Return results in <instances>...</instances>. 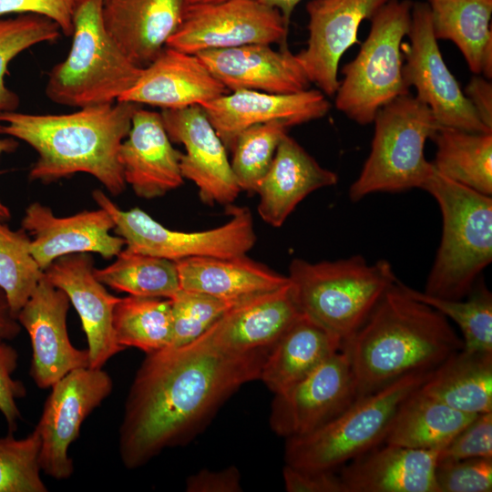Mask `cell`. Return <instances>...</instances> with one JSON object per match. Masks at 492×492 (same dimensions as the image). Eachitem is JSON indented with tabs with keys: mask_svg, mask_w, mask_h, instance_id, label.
<instances>
[{
	"mask_svg": "<svg viewBox=\"0 0 492 492\" xmlns=\"http://www.w3.org/2000/svg\"><path fill=\"white\" fill-rule=\"evenodd\" d=\"M411 0H390L371 19L369 34L356 56L343 67L335 107L351 120L367 125L377 111L409 93L401 46L411 26Z\"/></svg>",
	"mask_w": 492,
	"mask_h": 492,
	"instance_id": "obj_9",
	"label": "cell"
},
{
	"mask_svg": "<svg viewBox=\"0 0 492 492\" xmlns=\"http://www.w3.org/2000/svg\"><path fill=\"white\" fill-rule=\"evenodd\" d=\"M21 227L30 235L31 253L43 271L55 260L69 254L98 253L111 259L126 245L121 237L110 233L114 221L99 207L58 217L49 207L32 202L25 210Z\"/></svg>",
	"mask_w": 492,
	"mask_h": 492,
	"instance_id": "obj_18",
	"label": "cell"
},
{
	"mask_svg": "<svg viewBox=\"0 0 492 492\" xmlns=\"http://www.w3.org/2000/svg\"><path fill=\"white\" fill-rule=\"evenodd\" d=\"M301 314L289 281L277 290L237 303L201 336L231 354L271 349Z\"/></svg>",
	"mask_w": 492,
	"mask_h": 492,
	"instance_id": "obj_24",
	"label": "cell"
},
{
	"mask_svg": "<svg viewBox=\"0 0 492 492\" xmlns=\"http://www.w3.org/2000/svg\"><path fill=\"white\" fill-rule=\"evenodd\" d=\"M92 197L111 216L115 234L127 247L145 254L174 261L192 257L231 258L246 255L257 240L253 219L246 207H227L231 217L219 227L180 231L164 227L139 208L121 210L101 190H95Z\"/></svg>",
	"mask_w": 492,
	"mask_h": 492,
	"instance_id": "obj_10",
	"label": "cell"
},
{
	"mask_svg": "<svg viewBox=\"0 0 492 492\" xmlns=\"http://www.w3.org/2000/svg\"><path fill=\"white\" fill-rule=\"evenodd\" d=\"M431 372L403 376L357 398L316 430L286 439V465L304 470H335L380 446L399 405Z\"/></svg>",
	"mask_w": 492,
	"mask_h": 492,
	"instance_id": "obj_7",
	"label": "cell"
},
{
	"mask_svg": "<svg viewBox=\"0 0 492 492\" xmlns=\"http://www.w3.org/2000/svg\"><path fill=\"white\" fill-rule=\"evenodd\" d=\"M465 96L480 121L492 130V84L486 77L476 75L468 82Z\"/></svg>",
	"mask_w": 492,
	"mask_h": 492,
	"instance_id": "obj_48",
	"label": "cell"
},
{
	"mask_svg": "<svg viewBox=\"0 0 492 492\" xmlns=\"http://www.w3.org/2000/svg\"><path fill=\"white\" fill-rule=\"evenodd\" d=\"M161 117L171 142L185 148L179 159L184 179L198 188L208 205H232L239 193L227 149L200 105L162 109Z\"/></svg>",
	"mask_w": 492,
	"mask_h": 492,
	"instance_id": "obj_16",
	"label": "cell"
},
{
	"mask_svg": "<svg viewBox=\"0 0 492 492\" xmlns=\"http://www.w3.org/2000/svg\"><path fill=\"white\" fill-rule=\"evenodd\" d=\"M19 355L15 348L0 334V412L5 419L9 432L17 428L21 413L16 400L26 395L24 384L14 378Z\"/></svg>",
	"mask_w": 492,
	"mask_h": 492,
	"instance_id": "obj_44",
	"label": "cell"
},
{
	"mask_svg": "<svg viewBox=\"0 0 492 492\" xmlns=\"http://www.w3.org/2000/svg\"><path fill=\"white\" fill-rule=\"evenodd\" d=\"M476 415L456 410L418 388L399 405L384 444L439 452Z\"/></svg>",
	"mask_w": 492,
	"mask_h": 492,
	"instance_id": "obj_32",
	"label": "cell"
},
{
	"mask_svg": "<svg viewBox=\"0 0 492 492\" xmlns=\"http://www.w3.org/2000/svg\"><path fill=\"white\" fill-rule=\"evenodd\" d=\"M319 89L289 94L237 90L200 105L227 149L244 129L269 122L288 128L324 117L331 104Z\"/></svg>",
	"mask_w": 492,
	"mask_h": 492,
	"instance_id": "obj_19",
	"label": "cell"
},
{
	"mask_svg": "<svg viewBox=\"0 0 492 492\" xmlns=\"http://www.w3.org/2000/svg\"><path fill=\"white\" fill-rule=\"evenodd\" d=\"M31 241L22 227L12 230L0 220V288L15 318L44 276L31 253Z\"/></svg>",
	"mask_w": 492,
	"mask_h": 492,
	"instance_id": "obj_36",
	"label": "cell"
},
{
	"mask_svg": "<svg viewBox=\"0 0 492 492\" xmlns=\"http://www.w3.org/2000/svg\"><path fill=\"white\" fill-rule=\"evenodd\" d=\"M282 14L260 0H228L187 5L181 23L166 46L189 54L286 39Z\"/></svg>",
	"mask_w": 492,
	"mask_h": 492,
	"instance_id": "obj_12",
	"label": "cell"
},
{
	"mask_svg": "<svg viewBox=\"0 0 492 492\" xmlns=\"http://www.w3.org/2000/svg\"><path fill=\"white\" fill-rule=\"evenodd\" d=\"M413 298L433 307L453 320L463 334L464 350L492 353V295L481 283L464 300L441 299L405 285Z\"/></svg>",
	"mask_w": 492,
	"mask_h": 492,
	"instance_id": "obj_37",
	"label": "cell"
},
{
	"mask_svg": "<svg viewBox=\"0 0 492 492\" xmlns=\"http://www.w3.org/2000/svg\"><path fill=\"white\" fill-rule=\"evenodd\" d=\"M436 482L438 492H490L492 457L437 462Z\"/></svg>",
	"mask_w": 492,
	"mask_h": 492,
	"instance_id": "obj_42",
	"label": "cell"
},
{
	"mask_svg": "<svg viewBox=\"0 0 492 492\" xmlns=\"http://www.w3.org/2000/svg\"><path fill=\"white\" fill-rule=\"evenodd\" d=\"M337 181L335 172L322 167L295 139L285 134L257 189L258 214L268 225L281 227L307 195Z\"/></svg>",
	"mask_w": 492,
	"mask_h": 492,
	"instance_id": "obj_26",
	"label": "cell"
},
{
	"mask_svg": "<svg viewBox=\"0 0 492 492\" xmlns=\"http://www.w3.org/2000/svg\"><path fill=\"white\" fill-rule=\"evenodd\" d=\"M21 328L10 310L4 291L0 288V334L6 340H11L20 333Z\"/></svg>",
	"mask_w": 492,
	"mask_h": 492,
	"instance_id": "obj_49",
	"label": "cell"
},
{
	"mask_svg": "<svg viewBox=\"0 0 492 492\" xmlns=\"http://www.w3.org/2000/svg\"><path fill=\"white\" fill-rule=\"evenodd\" d=\"M170 302L172 337L169 346L172 347L192 343L227 311L240 303L181 289L170 298Z\"/></svg>",
	"mask_w": 492,
	"mask_h": 492,
	"instance_id": "obj_41",
	"label": "cell"
},
{
	"mask_svg": "<svg viewBox=\"0 0 492 492\" xmlns=\"http://www.w3.org/2000/svg\"><path fill=\"white\" fill-rule=\"evenodd\" d=\"M90 253H75L55 260L44 276L64 291L77 312L87 336L89 367L102 368L125 350L115 338L113 310L119 297L109 293L94 274Z\"/></svg>",
	"mask_w": 492,
	"mask_h": 492,
	"instance_id": "obj_20",
	"label": "cell"
},
{
	"mask_svg": "<svg viewBox=\"0 0 492 492\" xmlns=\"http://www.w3.org/2000/svg\"><path fill=\"white\" fill-rule=\"evenodd\" d=\"M407 36L409 42L401 46L404 82L408 88H415V97L429 108L439 127L491 133L443 59L426 2H413Z\"/></svg>",
	"mask_w": 492,
	"mask_h": 492,
	"instance_id": "obj_11",
	"label": "cell"
},
{
	"mask_svg": "<svg viewBox=\"0 0 492 492\" xmlns=\"http://www.w3.org/2000/svg\"><path fill=\"white\" fill-rule=\"evenodd\" d=\"M282 476L288 492H346L334 470H304L285 465Z\"/></svg>",
	"mask_w": 492,
	"mask_h": 492,
	"instance_id": "obj_46",
	"label": "cell"
},
{
	"mask_svg": "<svg viewBox=\"0 0 492 492\" xmlns=\"http://www.w3.org/2000/svg\"><path fill=\"white\" fill-rule=\"evenodd\" d=\"M138 107L117 101L69 114L0 112V134L22 140L36 151L30 180L50 183L87 173L118 196L127 185L119 149Z\"/></svg>",
	"mask_w": 492,
	"mask_h": 492,
	"instance_id": "obj_2",
	"label": "cell"
},
{
	"mask_svg": "<svg viewBox=\"0 0 492 492\" xmlns=\"http://www.w3.org/2000/svg\"><path fill=\"white\" fill-rule=\"evenodd\" d=\"M103 1H79L70 51L48 74L46 95L54 103L78 108L115 103L143 71L106 31Z\"/></svg>",
	"mask_w": 492,
	"mask_h": 492,
	"instance_id": "obj_6",
	"label": "cell"
},
{
	"mask_svg": "<svg viewBox=\"0 0 492 492\" xmlns=\"http://www.w3.org/2000/svg\"><path fill=\"white\" fill-rule=\"evenodd\" d=\"M423 190L436 199L443 220L441 242L424 293L464 299L492 261V198L435 169Z\"/></svg>",
	"mask_w": 492,
	"mask_h": 492,
	"instance_id": "obj_4",
	"label": "cell"
},
{
	"mask_svg": "<svg viewBox=\"0 0 492 492\" xmlns=\"http://www.w3.org/2000/svg\"><path fill=\"white\" fill-rule=\"evenodd\" d=\"M436 40L452 41L476 75L492 77V0H427Z\"/></svg>",
	"mask_w": 492,
	"mask_h": 492,
	"instance_id": "obj_30",
	"label": "cell"
},
{
	"mask_svg": "<svg viewBox=\"0 0 492 492\" xmlns=\"http://www.w3.org/2000/svg\"><path fill=\"white\" fill-rule=\"evenodd\" d=\"M180 155L172 146L161 114L139 106L118 153L126 184L142 199L164 196L184 182Z\"/></svg>",
	"mask_w": 492,
	"mask_h": 492,
	"instance_id": "obj_21",
	"label": "cell"
},
{
	"mask_svg": "<svg viewBox=\"0 0 492 492\" xmlns=\"http://www.w3.org/2000/svg\"><path fill=\"white\" fill-rule=\"evenodd\" d=\"M432 165L446 178L485 195H492V132L439 127L432 138Z\"/></svg>",
	"mask_w": 492,
	"mask_h": 492,
	"instance_id": "obj_33",
	"label": "cell"
},
{
	"mask_svg": "<svg viewBox=\"0 0 492 492\" xmlns=\"http://www.w3.org/2000/svg\"><path fill=\"white\" fill-rule=\"evenodd\" d=\"M181 290L241 302L289 282L266 265L246 255L231 258L192 257L176 261Z\"/></svg>",
	"mask_w": 492,
	"mask_h": 492,
	"instance_id": "obj_28",
	"label": "cell"
},
{
	"mask_svg": "<svg viewBox=\"0 0 492 492\" xmlns=\"http://www.w3.org/2000/svg\"><path fill=\"white\" fill-rule=\"evenodd\" d=\"M80 0H0V15L36 14L56 22L65 36L73 34V19Z\"/></svg>",
	"mask_w": 492,
	"mask_h": 492,
	"instance_id": "obj_45",
	"label": "cell"
},
{
	"mask_svg": "<svg viewBox=\"0 0 492 492\" xmlns=\"http://www.w3.org/2000/svg\"><path fill=\"white\" fill-rule=\"evenodd\" d=\"M70 304L67 293L43 276L16 316L31 342L30 376L41 389L51 388L75 369L89 366L88 350L76 348L67 333Z\"/></svg>",
	"mask_w": 492,
	"mask_h": 492,
	"instance_id": "obj_15",
	"label": "cell"
},
{
	"mask_svg": "<svg viewBox=\"0 0 492 492\" xmlns=\"http://www.w3.org/2000/svg\"><path fill=\"white\" fill-rule=\"evenodd\" d=\"M390 0H311L306 5L309 36L296 55L311 83L324 95L339 87L338 67L343 54L358 41L363 21L371 19Z\"/></svg>",
	"mask_w": 492,
	"mask_h": 492,
	"instance_id": "obj_17",
	"label": "cell"
},
{
	"mask_svg": "<svg viewBox=\"0 0 492 492\" xmlns=\"http://www.w3.org/2000/svg\"><path fill=\"white\" fill-rule=\"evenodd\" d=\"M241 488V474L235 466L220 471L201 469L186 481L188 492H240Z\"/></svg>",
	"mask_w": 492,
	"mask_h": 492,
	"instance_id": "obj_47",
	"label": "cell"
},
{
	"mask_svg": "<svg viewBox=\"0 0 492 492\" xmlns=\"http://www.w3.org/2000/svg\"><path fill=\"white\" fill-rule=\"evenodd\" d=\"M287 128L281 122H269L250 127L238 135L230 162L241 191L256 193Z\"/></svg>",
	"mask_w": 492,
	"mask_h": 492,
	"instance_id": "obj_38",
	"label": "cell"
},
{
	"mask_svg": "<svg viewBox=\"0 0 492 492\" xmlns=\"http://www.w3.org/2000/svg\"><path fill=\"white\" fill-rule=\"evenodd\" d=\"M287 276L301 312L342 343L361 327L397 281L387 261L368 264L361 255L315 263L294 259Z\"/></svg>",
	"mask_w": 492,
	"mask_h": 492,
	"instance_id": "obj_5",
	"label": "cell"
},
{
	"mask_svg": "<svg viewBox=\"0 0 492 492\" xmlns=\"http://www.w3.org/2000/svg\"><path fill=\"white\" fill-rule=\"evenodd\" d=\"M261 3L277 9L289 26L295 6L301 0H260Z\"/></svg>",
	"mask_w": 492,
	"mask_h": 492,
	"instance_id": "obj_50",
	"label": "cell"
},
{
	"mask_svg": "<svg viewBox=\"0 0 492 492\" xmlns=\"http://www.w3.org/2000/svg\"><path fill=\"white\" fill-rule=\"evenodd\" d=\"M18 148V142L14 138H0V155L3 153L14 152ZM11 219L9 208L0 200V220H8Z\"/></svg>",
	"mask_w": 492,
	"mask_h": 492,
	"instance_id": "obj_51",
	"label": "cell"
},
{
	"mask_svg": "<svg viewBox=\"0 0 492 492\" xmlns=\"http://www.w3.org/2000/svg\"><path fill=\"white\" fill-rule=\"evenodd\" d=\"M113 381L102 368L75 369L51 386L35 428L40 437L41 471L56 480L68 479L74 463L68 456L86 418L111 394Z\"/></svg>",
	"mask_w": 492,
	"mask_h": 492,
	"instance_id": "obj_13",
	"label": "cell"
},
{
	"mask_svg": "<svg viewBox=\"0 0 492 492\" xmlns=\"http://www.w3.org/2000/svg\"><path fill=\"white\" fill-rule=\"evenodd\" d=\"M492 457V412L476 415L437 454V462Z\"/></svg>",
	"mask_w": 492,
	"mask_h": 492,
	"instance_id": "obj_43",
	"label": "cell"
},
{
	"mask_svg": "<svg viewBox=\"0 0 492 492\" xmlns=\"http://www.w3.org/2000/svg\"><path fill=\"white\" fill-rule=\"evenodd\" d=\"M463 347L447 318L410 296L399 281L342 343L351 363L357 398L403 376L431 372Z\"/></svg>",
	"mask_w": 492,
	"mask_h": 492,
	"instance_id": "obj_3",
	"label": "cell"
},
{
	"mask_svg": "<svg viewBox=\"0 0 492 492\" xmlns=\"http://www.w3.org/2000/svg\"><path fill=\"white\" fill-rule=\"evenodd\" d=\"M40 437L36 430L24 438L0 437V492H46L39 466Z\"/></svg>",
	"mask_w": 492,
	"mask_h": 492,
	"instance_id": "obj_40",
	"label": "cell"
},
{
	"mask_svg": "<svg viewBox=\"0 0 492 492\" xmlns=\"http://www.w3.org/2000/svg\"><path fill=\"white\" fill-rule=\"evenodd\" d=\"M115 338L119 345L147 354L169 347L172 337L170 299L128 295L113 310Z\"/></svg>",
	"mask_w": 492,
	"mask_h": 492,
	"instance_id": "obj_35",
	"label": "cell"
},
{
	"mask_svg": "<svg viewBox=\"0 0 492 492\" xmlns=\"http://www.w3.org/2000/svg\"><path fill=\"white\" fill-rule=\"evenodd\" d=\"M227 93L198 55L165 46L118 101L179 109L200 106Z\"/></svg>",
	"mask_w": 492,
	"mask_h": 492,
	"instance_id": "obj_22",
	"label": "cell"
},
{
	"mask_svg": "<svg viewBox=\"0 0 492 492\" xmlns=\"http://www.w3.org/2000/svg\"><path fill=\"white\" fill-rule=\"evenodd\" d=\"M270 349L231 354L204 337L147 354L125 403L118 452L128 469L190 437L241 385L260 378Z\"/></svg>",
	"mask_w": 492,
	"mask_h": 492,
	"instance_id": "obj_1",
	"label": "cell"
},
{
	"mask_svg": "<svg viewBox=\"0 0 492 492\" xmlns=\"http://www.w3.org/2000/svg\"><path fill=\"white\" fill-rule=\"evenodd\" d=\"M115 257L111 264L94 269L96 278L105 286L128 295L166 299L180 290L176 261L128 247Z\"/></svg>",
	"mask_w": 492,
	"mask_h": 492,
	"instance_id": "obj_34",
	"label": "cell"
},
{
	"mask_svg": "<svg viewBox=\"0 0 492 492\" xmlns=\"http://www.w3.org/2000/svg\"><path fill=\"white\" fill-rule=\"evenodd\" d=\"M228 0H184L185 6L194 5L216 4Z\"/></svg>",
	"mask_w": 492,
	"mask_h": 492,
	"instance_id": "obj_52",
	"label": "cell"
},
{
	"mask_svg": "<svg viewBox=\"0 0 492 492\" xmlns=\"http://www.w3.org/2000/svg\"><path fill=\"white\" fill-rule=\"evenodd\" d=\"M373 122L370 154L349 189L350 199L423 189L434 169L425 156V142L439 128L429 108L408 93L381 108Z\"/></svg>",
	"mask_w": 492,
	"mask_h": 492,
	"instance_id": "obj_8",
	"label": "cell"
},
{
	"mask_svg": "<svg viewBox=\"0 0 492 492\" xmlns=\"http://www.w3.org/2000/svg\"><path fill=\"white\" fill-rule=\"evenodd\" d=\"M61 33L56 22L36 14L0 18V112L15 111L20 102L19 97L5 87L8 64L36 44L56 40Z\"/></svg>",
	"mask_w": 492,
	"mask_h": 492,
	"instance_id": "obj_39",
	"label": "cell"
},
{
	"mask_svg": "<svg viewBox=\"0 0 492 492\" xmlns=\"http://www.w3.org/2000/svg\"><path fill=\"white\" fill-rule=\"evenodd\" d=\"M356 399L351 363L341 348L302 380L274 394L270 425L286 439L303 436L328 423Z\"/></svg>",
	"mask_w": 492,
	"mask_h": 492,
	"instance_id": "obj_14",
	"label": "cell"
},
{
	"mask_svg": "<svg viewBox=\"0 0 492 492\" xmlns=\"http://www.w3.org/2000/svg\"><path fill=\"white\" fill-rule=\"evenodd\" d=\"M342 348V341L302 313L270 349L260 378L273 393L302 380Z\"/></svg>",
	"mask_w": 492,
	"mask_h": 492,
	"instance_id": "obj_29",
	"label": "cell"
},
{
	"mask_svg": "<svg viewBox=\"0 0 492 492\" xmlns=\"http://www.w3.org/2000/svg\"><path fill=\"white\" fill-rule=\"evenodd\" d=\"M184 0H104V27L138 67L149 66L179 26Z\"/></svg>",
	"mask_w": 492,
	"mask_h": 492,
	"instance_id": "obj_25",
	"label": "cell"
},
{
	"mask_svg": "<svg viewBox=\"0 0 492 492\" xmlns=\"http://www.w3.org/2000/svg\"><path fill=\"white\" fill-rule=\"evenodd\" d=\"M419 390L463 413L492 412V353L459 350L433 370Z\"/></svg>",
	"mask_w": 492,
	"mask_h": 492,
	"instance_id": "obj_31",
	"label": "cell"
},
{
	"mask_svg": "<svg viewBox=\"0 0 492 492\" xmlns=\"http://www.w3.org/2000/svg\"><path fill=\"white\" fill-rule=\"evenodd\" d=\"M437 454L384 444L351 460L340 477L346 492H438Z\"/></svg>",
	"mask_w": 492,
	"mask_h": 492,
	"instance_id": "obj_27",
	"label": "cell"
},
{
	"mask_svg": "<svg viewBox=\"0 0 492 492\" xmlns=\"http://www.w3.org/2000/svg\"><path fill=\"white\" fill-rule=\"evenodd\" d=\"M196 55L229 92L289 94L306 90L311 84L296 55L286 47L275 51L270 45L251 44Z\"/></svg>",
	"mask_w": 492,
	"mask_h": 492,
	"instance_id": "obj_23",
	"label": "cell"
}]
</instances>
